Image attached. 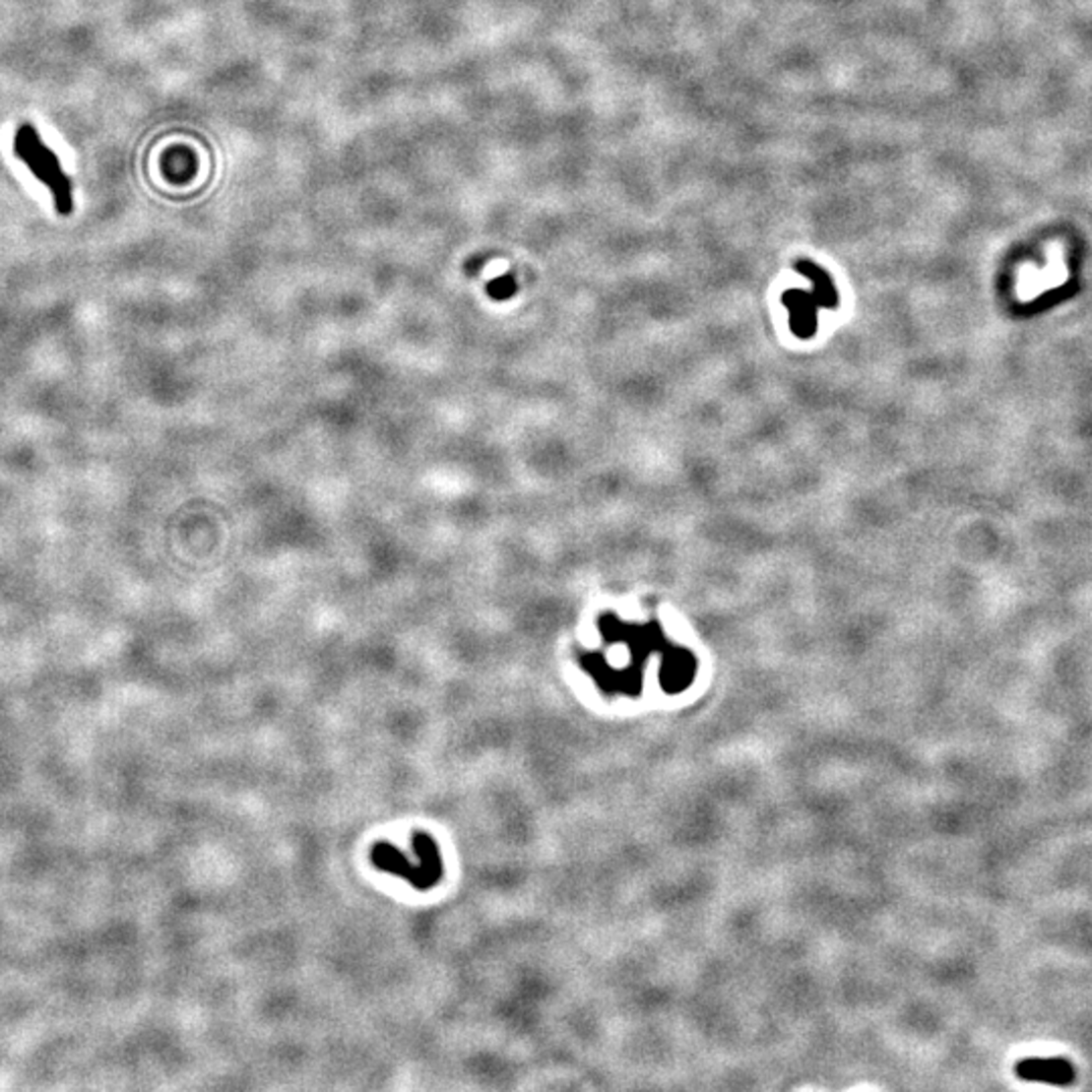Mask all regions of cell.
I'll return each instance as SVG.
<instances>
[{"label": "cell", "instance_id": "cell-1", "mask_svg": "<svg viewBox=\"0 0 1092 1092\" xmlns=\"http://www.w3.org/2000/svg\"><path fill=\"white\" fill-rule=\"evenodd\" d=\"M15 157L29 168V172L47 186L59 215L73 211V184L65 174L57 155L43 142L41 134L31 124H21L13 138Z\"/></svg>", "mask_w": 1092, "mask_h": 1092}, {"label": "cell", "instance_id": "cell-2", "mask_svg": "<svg viewBox=\"0 0 1092 1092\" xmlns=\"http://www.w3.org/2000/svg\"><path fill=\"white\" fill-rule=\"evenodd\" d=\"M419 846V860L421 866H413L409 862L407 856H403L397 848L387 846V844H379L374 848V852L370 854L372 862L376 864V868L397 874L401 878H407L411 886H416L419 890H427L435 884H439L441 874H443V862H441V852L439 846L425 834L419 832L416 838H413Z\"/></svg>", "mask_w": 1092, "mask_h": 1092}, {"label": "cell", "instance_id": "cell-3", "mask_svg": "<svg viewBox=\"0 0 1092 1092\" xmlns=\"http://www.w3.org/2000/svg\"><path fill=\"white\" fill-rule=\"evenodd\" d=\"M783 304L789 308L791 328H794L800 338H809L815 334L817 308H827L823 297H819L813 289H789L783 293Z\"/></svg>", "mask_w": 1092, "mask_h": 1092}, {"label": "cell", "instance_id": "cell-4", "mask_svg": "<svg viewBox=\"0 0 1092 1092\" xmlns=\"http://www.w3.org/2000/svg\"><path fill=\"white\" fill-rule=\"evenodd\" d=\"M1015 1074L1024 1080L1066 1086L1074 1082V1068L1064 1059H1026L1015 1066Z\"/></svg>", "mask_w": 1092, "mask_h": 1092}, {"label": "cell", "instance_id": "cell-5", "mask_svg": "<svg viewBox=\"0 0 1092 1092\" xmlns=\"http://www.w3.org/2000/svg\"><path fill=\"white\" fill-rule=\"evenodd\" d=\"M796 270H798L800 274H803V276L813 284L811 289H813L819 297H823V302L827 304V308H836V306H838V291H836V286H834L830 274H827L825 270H821V268L817 266V263H813V261H798Z\"/></svg>", "mask_w": 1092, "mask_h": 1092}]
</instances>
